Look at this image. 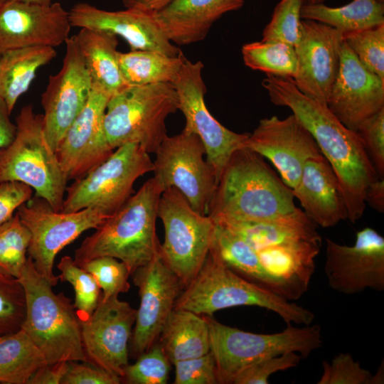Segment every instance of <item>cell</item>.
<instances>
[{
    "label": "cell",
    "mask_w": 384,
    "mask_h": 384,
    "mask_svg": "<svg viewBox=\"0 0 384 384\" xmlns=\"http://www.w3.org/2000/svg\"><path fill=\"white\" fill-rule=\"evenodd\" d=\"M266 75L262 85L270 101L292 110L331 166L343 193L348 220L354 223L365 210L368 186L379 178L359 135L343 125L326 104L300 92L292 78Z\"/></svg>",
    "instance_id": "obj_1"
},
{
    "label": "cell",
    "mask_w": 384,
    "mask_h": 384,
    "mask_svg": "<svg viewBox=\"0 0 384 384\" xmlns=\"http://www.w3.org/2000/svg\"><path fill=\"white\" fill-rule=\"evenodd\" d=\"M294 196L263 157L247 147L235 151L218 179L208 215L213 220L263 221L294 212Z\"/></svg>",
    "instance_id": "obj_2"
},
{
    "label": "cell",
    "mask_w": 384,
    "mask_h": 384,
    "mask_svg": "<svg viewBox=\"0 0 384 384\" xmlns=\"http://www.w3.org/2000/svg\"><path fill=\"white\" fill-rule=\"evenodd\" d=\"M164 190L154 178L139 189L75 251L78 265L91 259L110 256L123 262L131 274L159 253L156 233L158 206Z\"/></svg>",
    "instance_id": "obj_3"
},
{
    "label": "cell",
    "mask_w": 384,
    "mask_h": 384,
    "mask_svg": "<svg viewBox=\"0 0 384 384\" xmlns=\"http://www.w3.org/2000/svg\"><path fill=\"white\" fill-rule=\"evenodd\" d=\"M240 306L269 309L287 324L309 325L314 319L311 311L242 277L210 250L198 273L181 292L174 309L211 316L218 310Z\"/></svg>",
    "instance_id": "obj_4"
},
{
    "label": "cell",
    "mask_w": 384,
    "mask_h": 384,
    "mask_svg": "<svg viewBox=\"0 0 384 384\" xmlns=\"http://www.w3.org/2000/svg\"><path fill=\"white\" fill-rule=\"evenodd\" d=\"M18 279L26 297L21 329L43 353L48 364L87 361L70 299L53 291L52 284L39 274L29 256Z\"/></svg>",
    "instance_id": "obj_5"
},
{
    "label": "cell",
    "mask_w": 384,
    "mask_h": 384,
    "mask_svg": "<svg viewBox=\"0 0 384 384\" xmlns=\"http://www.w3.org/2000/svg\"><path fill=\"white\" fill-rule=\"evenodd\" d=\"M16 122L13 142L0 151V183H26L35 196L46 200L55 210L62 211L68 181L46 138L43 114H36L32 105H26Z\"/></svg>",
    "instance_id": "obj_6"
},
{
    "label": "cell",
    "mask_w": 384,
    "mask_h": 384,
    "mask_svg": "<svg viewBox=\"0 0 384 384\" xmlns=\"http://www.w3.org/2000/svg\"><path fill=\"white\" fill-rule=\"evenodd\" d=\"M209 327L210 351L219 383H233L245 368L264 358L295 352L307 358L322 346L319 325L295 327L287 324L281 332L256 334L226 326L206 316Z\"/></svg>",
    "instance_id": "obj_7"
},
{
    "label": "cell",
    "mask_w": 384,
    "mask_h": 384,
    "mask_svg": "<svg viewBox=\"0 0 384 384\" xmlns=\"http://www.w3.org/2000/svg\"><path fill=\"white\" fill-rule=\"evenodd\" d=\"M178 110V97L172 83L125 86L112 95L104 117V129L114 150L137 143L149 154L156 151L167 136L166 119Z\"/></svg>",
    "instance_id": "obj_8"
},
{
    "label": "cell",
    "mask_w": 384,
    "mask_h": 384,
    "mask_svg": "<svg viewBox=\"0 0 384 384\" xmlns=\"http://www.w3.org/2000/svg\"><path fill=\"white\" fill-rule=\"evenodd\" d=\"M153 169L149 154L139 144L121 145L105 161L66 187L62 211L92 208L110 217L133 194L136 181Z\"/></svg>",
    "instance_id": "obj_9"
},
{
    "label": "cell",
    "mask_w": 384,
    "mask_h": 384,
    "mask_svg": "<svg viewBox=\"0 0 384 384\" xmlns=\"http://www.w3.org/2000/svg\"><path fill=\"white\" fill-rule=\"evenodd\" d=\"M158 218L164 228L159 253L180 280L183 289L196 276L211 248L215 223L208 215L195 210L174 187L161 195Z\"/></svg>",
    "instance_id": "obj_10"
},
{
    "label": "cell",
    "mask_w": 384,
    "mask_h": 384,
    "mask_svg": "<svg viewBox=\"0 0 384 384\" xmlns=\"http://www.w3.org/2000/svg\"><path fill=\"white\" fill-rule=\"evenodd\" d=\"M16 213L31 234L28 256L36 270L53 287L59 280L53 272L58 253L82 233L96 229L109 218L92 208L56 211L46 200L36 196L21 205Z\"/></svg>",
    "instance_id": "obj_11"
},
{
    "label": "cell",
    "mask_w": 384,
    "mask_h": 384,
    "mask_svg": "<svg viewBox=\"0 0 384 384\" xmlns=\"http://www.w3.org/2000/svg\"><path fill=\"white\" fill-rule=\"evenodd\" d=\"M154 154L152 172L163 190L176 188L195 210L208 215L218 182L200 138L183 130L167 135Z\"/></svg>",
    "instance_id": "obj_12"
},
{
    "label": "cell",
    "mask_w": 384,
    "mask_h": 384,
    "mask_svg": "<svg viewBox=\"0 0 384 384\" xmlns=\"http://www.w3.org/2000/svg\"><path fill=\"white\" fill-rule=\"evenodd\" d=\"M203 64L186 58L172 83L178 97V110L185 117L183 131L196 134L206 149V160L217 182L233 153L245 146L248 133H236L222 125L207 109L206 86L202 77Z\"/></svg>",
    "instance_id": "obj_13"
},
{
    "label": "cell",
    "mask_w": 384,
    "mask_h": 384,
    "mask_svg": "<svg viewBox=\"0 0 384 384\" xmlns=\"http://www.w3.org/2000/svg\"><path fill=\"white\" fill-rule=\"evenodd\" d=\"M137 309L118 296L100 301L92 314L78 319L87 360L123 378Z\"/></svg>",
    "instance_id": "obj_14"
},
{
    "label": "cell",
    "mask_w": 384,
    "mask_h": 384,
    "mask_svg": "<svg viewBox=\"0 0 384 384\" xmlns=\"http://www.w3.org/2000/svg\"><path fill=\"white\" fill-rule=\"evenodd\" d=\"M324 272L329 286L345 294L384 290V238L367 227L356 233L353 245L326 238Z\"/></svg>",
    "instance_id": "obj_15"
},
{
    "label": "cell",
    "mask_w": 384,
    "mask_h": 384,
    "mask_svg": "<svg viewBox=\"0 0 384 384\" xmlns=\"http://www.w3.org/2000/svg\"><path fill=\"white\" fill-rule=\"evenodd\" d=\"M65 43L62 68L58 73L50 75L41 95L44 133L55 152L65 132L86 104L92 87L74 36L69 37Z\"/></svg>",
    "instance_id": "obj_16"
},
{
    "label": "cell",
    "mask_w": 384,
    "mask_h": 384,
    "mask_svg": "<svg viewBox=\"0 0 384 384\" xmlns=\"http://www.w3.org/2000/svg\"><path fill=\"white\" fill-rule=\"evenodd\" d=\"M343 33L327 24L301 18L294 45L297 70L292 78L298 90L326 105L340 63Z\"/></svg>",
    "instance_id": "obj_17"
},
{
    "label": "cell",
    "mask_w": 384,
    "mask_h": 384,
    "mask_svg": "<svg viewBox=\"0 0 384 384\" xmlns=\"http://www.w3.org/2000/svg\"><path fill=\"white\" fill-rule=\"evenodd\" d=\"M132 275L140 297L132 335V352L137 358L158 341L183 286L160 253Z\"/></svg>",
    "instance_id": "obj_18"
},
{
    "label": "cell",
    "mask_w": 384,
    "mask_h": 384,
    "mask_svg": "<svg viewBox=\"0 0 384 384\" xmlns=\"http://www.w3.org/2000/svg\"><path fill=\"white\" fill-rule=\"evenodd\" d=\"M245 147L268 159L292 189L298 184L306 162L323 156L311 134L293 114L284 119H260Z\"/></svg>",
    "instance_id": "obj_19"
},
{
    "label": "cell",
    "mask_w": 384,
    "mask_h": 384,
    "mask_svg": "<svg viewBox=\"0 0 384 384\" xmlns=\"http://www.w3.org/2000/svg\"><path fill=\"white\" fill-rule=\"evenodd\" d=\"M110 97L92 87L86 104L62 137L55 154L68 181L83 177L114 151L104 129Z\"/></svg>",
    "instance_id": "obj_20"
},
{
    "label": "cell",
    "mask_w": 384,
    "mask_h": 384,
    "mask_svg": "<svg viewBox=\"0 0 384 384\" xmlns=\"http://www.w3.org/2000/svg\"><path fill=\"white\" fill-rule=\"evenodd\" d=\"M71 27L69 12L59 2L6 0L0 8V54L26 47L55 48L65 43Z\"/></svg>",
    "instance_id": "obj_21"
},
{
    "label": "cell",
    "mask_w": 384,
    "mask_h": 384,
    "mask_svg": "<svg viewBox=\"0 0 384 384\" xmlns=\"http://www.w3.org/2000/svg\"><path fill=\"white\" fill-rule=\"evenodd\" d=\"M326 105L343 125L354 132L363 121L384 107V80L368 70L344 41Z\"/></svg>",
    "instance_id": "obj_22"
},
{
    "label": "cell",
    "mask_w": 384,
    "mask_h": 384,
    "mask_svg": "<svg viewBox=\"0 0 384 384\" xmlns=\"http://www.w3.org/2000/svg\"><path fill=\"white\" fill-rule=\"evenodd\" d=\"M68 12L72 27L110 32L123 38L131 50H152L171 57L181 52L166 37L153 13L133 9L110 11L84 2Z\"/></svg>",
    "instance_id": "obj_23"
},
{
    "label": "cell",
    "mask_w": 384,
    "mask_h": 384,
    "mask_svg": "<svg viewBox=\"0 0 384 384\" xmlns=\"http://www.w3.org/2000/svg\"><path fill=\"white\" fill-rule=\"evenodd\" d=\"M321 243L301 240L255 250L271 279L274 294L287 300L300 298L309 288Z\"/></svg>",
    "instance_id": "obj_24"
},
{
    "label": "cell",
    "mask_w": 384,
    "mask_h": 384,
    "mask_svg": "<svg viewBox=\"0 0 384 384\" xmlns=\"http://www.w3.org/2000/svg\"><path fill=\"white\" fill-rule=\"evenodd\" d=\"M292 191L306 216L321 228L333 227L348 218L338 178L324 156L306 162Z\"/></svg>",
    "instance_id": "obj_25"
},
{
    "label": "cell",
    "mask_w": 384,
    "mask_h": 384,
    "mask_svg": "<svg viewBox=\"0 0 384 384\" xmlns=\"http://www.w3.org/2000/svg\"><path fill=\"white\" fill-rule=\"evenodd\" d=\"M245 0H174L153 13L173 44L186 46L203 40L223 14L240 9Z\"/></svg>",
    "instance_id": "obj_26"
},
{
    "label": "cell",
    "mask_w": 384,
    "mask_h": 384,
    "mask_svg": "<svg viewBox=\"0 0 384 384\" xmlns=\"http://www.w3.org/2000/svg\"><path fill=\"white\" fill-rule=\"evenodd\" d=\"M213 220L240 237L255 250L273 245L301 240L321 243V237L315 224L298 208L291 213L263 221L228 219Z\"/></svg>",
    "instance_id": "obj_27"
},
{
    "label": "cell",
    "mask_w": 384,
    "mask_h": 384,
    "mask_svg": "<svg viewBox=\"0 0 384 384\" xmlns=\"http://www.w3.org/2000/svg\"><path fill=\"white\" fill-rule=\"evenodd\" d=\"M89 71L92 87L110 97L125 87L120 73L117 36L102 31L80 28L74 36Z\"/></svg>",
    "instance_id": "obj_28"
},
{
    "label": "cell",
    "mask_w": 384,
    "mask_h": 384,
    "mask_svg": "<svg viewBox=\"0 0 384 384\" xmlns=\"http://www.w3.org/2000/svg\"><path fill=\"white\" fill-rule=\"evenodd\" d=\"M171 363L199 357L210 351L209 327L206 316L174 309L159 338Z\"/></svg>",
    "instance_id": "obj_29"
},
{
    "label": "cell",
    "mask_w": 384,
    "mask_h": 384,
    "mask_svg": "<svg viewBox=\"0 0 384 384\" xmlns=\"http://www.w3.org/2000/svg\"><path fill=\"white\" fill-rule=\"evenodd\" d=\"M55 55V48L50 46L16 48L0 54V97L10 112L28 90L38 70Z\"/></svg>",
    "instance_id": "obj_30"
},
{
    "label": "cell",
    "mask_w": 384,
    "mask_h": 384,
    "mask_svg": "<svg viewBox=\"0 0 384 384\" xmlns=\"http://www.w3.org/2000/svg\"><path fill=\"white\" fill-rule=\"evenodd\" d=\"M300 17L327 24L344 33L383 24L384 4L381 0H353L340 7H329L322 3H304Z\"/></svg>",
    "instance_id": "obj_31"
},
{
    "label": "cell",
    "mask_w": 384,
    "mask_h": 384,
    "mask_svg": "<svg viewBox=\"0 0 384 384\" xmlns=\"http://www.w3.org/2000/svg\"><path fill=\"white\" fill-rule=\"evenodd\" d=\"M186 58L182 51L176 57L143 50L118 53L120 73L125 86L173 83Z\"/></svg>",
    "instance_id": "obj_32"
},
{
    "label": "cell",
    "mask_w": 384,
    "mask_h": 384,
    "mask_svg": "<svg viewBox=\"0 0 384 384\" xmlns=\"http://www.w3.org/2000/svg\"><path fill=\"white\" fill-rule=\"evenodd\" d=\"M47 364L43 353L21 328L0 336V383L28 384Z\"/></svg>",
    "instance_id": "obj_33"
},
{
    "label": "cell",
    "mask_w": 384,
    "mask_h": 384,
    "mask_svg": "<svg viewBox=\"0 0 384 384\" xmlns=\"http://www.w3.org/2000/svg\"><path fill=\"white\" fill-rule=\"evenodd\" d=\"M210 250L235 273L274 294L272 282L263 270L256 251L240 237L215 223Z\"/></svg>",
    "instance_id": "obj_34"
},
{
    "label": "cell",
    "mask_w": 384,
    "mask_h": 384,
    "mask_svg": "<svg viewBox=\"0 0 384 384\" xmlns=\"http://www.w3.org/2000/svg\"><path fill=\"white\" fill-rule=\"evenodd\" d=\"M243 62L266 75L293 78L297 70L294 46L277 41H260L242 46Z\"/></svg>",
    "instance_id": "obj_35"
},
{
    "label": "cell",
    "mask_w": 384,
    "mask_h": 384,
    "mask_svg": "<svg viewBox=\"0 0 384 384\" xmlns=\"http://www.w3.org/2000/svg\"><path fill=\"white\" fill-rule=\"evenodd\" d=\"M31 234L16 214L0 226V272L18 278L26 264Z\"/></svg>",
    "instance_id": "obj_36"
},
{
    "label": "cell",
    "mask_w": 384,
    "mask_h": 384,
    "mask_svg": "<svg viewBox=\"0 0 384 384\" xmlns=\"http://www.w3.org/2000/svg\"><path fill=\"white\" fill-rule=\"evenodd\" d=\"M57 268L61 282H68L75 292V302L78 319L90 316L97 308L100 299V288L93 276L78 265L70 256H63Z\"/></svg>",
    "instance_id": "obj_37"
},
{
    "label": "cell",
    "mask_w": 384,
    "mask_h": 384,
    "mask_svg": "<svg viewBox=\"0 0 384 384\" xmlns=\"http://www.w3.org/2000/svg\"><path fill=\"white\" fill-rule=\"evenodd\" d=\"M343 37L360 63L384 80V23L344 33Z\"/></svg>",
    "instance_id": "obj_38"
},
{
    "label": "cell",
    "mask_w": 384,
    "mask_h": 384,
    "mask_svg": "<svg viewBox=\"0 0 384 384\" xmlns=\"http://www.w3.org/2000/svg\"><path fill=\"white\" fill-rule=\"evenodd\" d=\"M90 273L102 290L101 299H107L130 289L128 279L131 273L127 266L119 260L102 256L87 260L79 265Z\"/></svg>",
    "instance_id": "obj_39"
},
{
    "label": "cell",
    "mask_w": 384,
    "mask_h": 384,
    "mask_svg": "<svg viewBox=\"0 0 384 384\" xmlns=\"http://www.w3.org/2000/svg\"><path fill=\"white\" fill-rule=\"evenodd\" d=\"M26 297L18 279L0 272V336L21 328Z\"/></svg>",
    "instance_id": "obj_40"
},
{
    "label": "cell",
    "mask_w": 384,
    "mask_h": 384,
    "mask_svg": "<svg viewBox=\"0 0 384 384\" xmlns=\"http://www.w3.org/2000/svg\"><path fill=\"white\" fill-rule=\"evenodd\" d=\"M170 363L161 344L156 342L139 356L134 363L127 366L123 378L129 384H166Z\"/></svg>",
    "instance_id": "obj_41"
},
{
    "label": "cell",
    "mask_w": 384,
    "mask_h": 384,
    "mask_svg": "<svg viewBox=\"0 0 384 384\" xmlns=\"http://www.w3.org/2000/svg\"><path fill=\"white\" fill-rule=\"evenodd\" d=\"M305 0H281L262 32V41H277L294 46L299 33L300 11Z\"/></svg>",
    "instance_id": "obj_42"
},
{
    "label": "cell",
    "mask_w": 384,
    "mask_h": 384,
    "mask_svg": "<svg viewBox=\"0 0 384 384\" xmlns=\"http://www.w3.org/2000/svg\"><path fill=\"white\" fill-rule=\"evenodd\" d=\"M318 384H377L375 375L362 368L348 353H341L331 363L323 361Z\"/></svg>",
    "instance_id": "obj_43"
},
{
    "label": "cell",
    "mask_w": 384,
    "mask_h": 384,
    "mask_svg": "<svg viewBox=\"0 0 384 384\" xmlns=\"http://www.w3.org/2000/svg\"><path fill=\"white\" fill-rule=\"evenodd\" d=\"M364 148L380 178L384 176V107L363 121L358 126Z\"/></svg>",
    "instance_id": "obj_44"
},
{
    "label": "cell",
    "mask_w": 384,
    "mask_h": 384,
    "mask_svg": "<svg viewBox=\"0 0 384 384\" xmlns=\"http://www.w3.org/2000/svg\"><path fill=\"white\" fill-rule=\"evenodd\" d=\"M302 357L295 352H287L260 360L245 368L233 384H267L270 375L277 371L296 367Z\"/></svg>",
    "instance_id": "obj_45"
},
{
    "label": "cell",
    "mask_w": 384,
    "mask_h": 384,
    "mask_svg": "<svg viewBox=\"0 0 384 384\" xmlns=\"http://www.w3.org/2000/svg\"><path fill=\"white\" fill-rule=\"evenodd\" d=\"M175 366V384H218L219 383L214 357L208 353L176 361Z\"/></svg>",
    "instance_id": "obj_46"
},
{
    "label": "cell",
    "mask_w": 384,
    "mask_h": 384,
    "mask_svg": "<svg viewBox=\"0 0 384 384\" xmlns=\"http://www.w3.org/2000/svg\"><path fill=\"white\" fill-rule=\"evenodd\" d=\"M122 378L88 361H68L60 384H119Z\"/></svg>",
    "instance_id": "obj_47"
},
{
    "label": "cell",
    "mask_w": 384,
    "mask_h": 384,
    "mask_svg": "<svg viewBox=\"0 0 384 384\" xmlns=\"http://www.w3.org/2000/svg\"><path fill=\"white\" fill-rule=\"evenodd\" d=\"M33 191L31 186L19 181H9L0 183V226L10 220L14 212L32 198Z\"/></svg>",
    "instance_id": "obj_48"
},
{
    "label": "cell",
    "mask_w": 384,
    "mask_h": 384,
    "mask_svg": "<svg viewBox=\"0 0 384 384\" xmlns=\"http://www.w3.org/2000/svg\"><path fill=\"white\" fill-rule=\"evenodd\" d=\"M68 361L47 364L31 378L28 384H60L68 368Z\"/></svg>",
    "instance_id": "obj_49"
},
{
    "label": "cell",
    "mask_w": 384,
    "mask_h": 384,
    "mask_svg": "<svg viewBox=\"0 0 384 384\" xmlns=\"http://www.w3.org/2000/svg\"><path fill=\"white\" fill-rule=\"evenodd\" d=\"M10 114L4 100L0 97V151L8 146L16 133V125L10 119Z\"/></svg>",
    "instance_id": "obj_50"
},
{
    "label": "cell",
    "mask_w": 384,
    "mask_h": 384,
    "mask_svg": "<svg viewBox=\"0 0 384 384\" xmlns=\"http://www.w3.org/2000/svg\"><path fill=\"white\" fill-rule=\"evenodd\" d=\"M365 201L378 213L384 212V180L377 178L368 186Z\"/></svg>",
    "instance_id": "obj_51"
},
{
    "label": "cell",
    "mask_w": 384,
    "mask_h": 384,
    "mask_svg": "<svg viewBox=\"0 0 384 384\" xmlns=\"http://www.w3.org/2000/svg\"><path fill=\"white\" fill-rule=\"evenodd\" d=\"M174 0H122L126 9H137L149 13L157 11Z\"/></svg>",
    "instance_id": "obj_52"
},
{
    "label": "cell",
    "mask_w": 384,
    "mask_h": 384,
    "mask_svg": "<svg viewBox=\"0 0 384 384\" xmlns=\"http://www.w3.org/2000/svg\"><path fill=\"white\" fill-rule=\"evenodd\" d=\"M10 1H19L40 4H50L52 3V0H10Z\"/></svg>",
    "instance_id": "obj_53"
},
{
    "label": "cell",
    "mask_w": 384,
    "mask_h": 384,
    "mask_svg": "<svg viewBox=\"0 0 384 384\" xmlns=\"http://www.w3.org/2000/svg\"><path fill=\"white\" fill-rule=\"evenodd\" d=\"M324 1H326V0H307L306 3H309V4H320V3L324 2Z\"/></svg>",
    "instance_id": "obj_54"
},
{
    "label": "cell",
    "mask_w": 384,
    "mask_h": 384,
    "mask_svg": "<svg viewBox=\"0 0 384 384\" xmlns=\"http://www.w3.org/2000/svg\"><path fill=\"white\" fill-rule=\"evenodd\" d=\"M6 0H0V8L2 6V5L5 3Z\"/></svg>",
    "instance_id": "obj_55"
},
{
    "label": "cell",
    "mask_w": 384,
    "mask_h": 384,
    "mask_svg": "<svg viewBox=\"0 0 384 384\" xmlns=\"http://www.w3.org/2000/svg\"><path fill=\"white\" fill-rule=\"evenodd\" d=\"M381 1H383V0H381Z\"/></svg>",
    "instance_id": "obj_56"
}]
</instances>
